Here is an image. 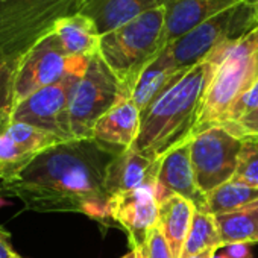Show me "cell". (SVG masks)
Segmentation results:
<instances>
[{
  "label": "cell",
  "instance_id": "obj_1",
  "mask_svg": "<svg viewBox=\"0 0 258 258\" xmlns=\"http://www.w3.org/2000/svg\"><path fill=\"white\" fill-rule=\"evenodd\" d=\"M123 149L94 139L61 142L40 152L25 169L0 181V193L37 213H82L106 222V172Z\"/></svg>",
  "mask_w": 258,
  "mask_h": 258
},
{
  "label": "cell",
  "instance_id": "obj_2",
  "mask_svg": "<svg viewBox=\"0 0 258 258\" xmlns=\"http://www.w3.org/2000/svg\"><path fill=\"white\" fill-rule=\"evenodd\" d=\"M216 67L217 56L211 53L166 88L142 112L140 133L131 149L157 161L190 140Z\"/></svg>",
  "mask_w": 258,
  "mask_h": 258
},
{
  "label": "cell",
  "instance_id": "obj_3",
  "mask_svg": "<svg viewBox=\"0 0 258 258\" xmlns=\"http://www.w3.org/2000/svg\"><path fill=\"white\" fill-rule=\"evenodd\" d=\"M213 53L217 56V67L205 93L193 137L210 126L220 124L234 103L256 82L258 26L240 40L220 46Z\"/></svg>",
  "mask_w": 258,
  "mask_h": 258
},
{
  "label": "cell",
  "instance_id": "obj_4",
  "mask_svg": "<svg viewBox=\"0 0 258 258\" xmlns=\"http://www.w3.org/2000/svg\"><path fill=\"white\" fill-rule=\"evenodd\" d=\"M164 23L166 11L160 7L100 37L99 55L129 94L143 70L167 46Z\"/></svg>",
  "mask_w": 258,
  "mask_h": 258
},
{
  "label": "cell",
  "instance_id": "obj_5",
  "mask_svg": "<svg viewBox=\"0 0 258 258\" xmlns=\"http://www.w3.org/2000/svg\"><path fill=\"white\" fill-rule=\"evenodd\" d=\"M82 0H0V61L19 62Z\"/></svg>",
  "mask_w": 258,
  "mask_h": 258
},
{
  "label": "cell",
  "instance_id": "obj_6",
  "mask_svg": "<svg viewBox=\"0 0 258 258\" xmlns=\"http://www.w3.org/2000/svg\"><path fill=\"white\" fill-rule=\"evenodd\" d=\"M258 26V8L247 0L219 13L184 37L169 44L176 66L191 69L207 59L216 49L237 41Z\"/></svg>",
  "mask_w": 258,
  "mask_h": 258
},
{
  "label": "cell",
  "instance_id": "obj_7",
  "mask_svg": "<svg viewBox=\"0 0 258 258\" xmlns=\"http://www.w3.org/2000/svg\"><path fill=\"white\" fill-rule=\"evenodd\" d=\"M124 97H131V94L102 56L99 53L94 55L70 100L69 115L73 139H91L99 118Z\"/></svg>",
  "mask_w": 258,
  "mask_h": 258
},
{
  "label": "cell",
  "instance_id": "obj_8",
  "mask_svg": "<svg viewBox=\"0 0 258 258\" xmlns=\"http://www.w3.org/2000/svg\"><path fill=\"white\" fill-rule=\"evenodd\" d=\"M85 70L72 72L61 81L47 85L20 100L13 106L8 118L11 121L26 123L43 129L64 142L73 140L69 106L73 91Z\"/></svg>",
  "mask_w": 258,
  "mask_h": 258
},
{
  "label": "cell",
  "instance_id": "obj_9",
  "mask_svg": "<svg viewBox=\"0 0 258 258\" xmlns=\"http://www.w3.org/2000/svg\"><path fill=\"white\" fill-rule=\"evenodd\" d=\"M241 146L243 139L222 126H210L190 139V157L196 184L205 196L232 179Z\"/></svg>",
  "mask_w": 258,
  "mask_h": 258
},
{
  "label": "cell",
  "instance_id": "obj_10",
  "mask_svg": "<svg viewBox=\"0 0 258 258\" xmlns=\"http://www.w3.org/2000/svg\"><path fill=\"white\" fill-rule=\"evenodd\" d=\"M91 58H70L50 32L22 56L14 79V105L32 93L61 81L66 75L85 70Z\"/></svg>",
  "mask_w": 258,
  "mask_h": 258
},
{
  "label": "cell",
  "instance_id": "obj_11",
  "mask_svg": "<svg viewBox=\"0 0 258 258\" xmlns=\"http://www.w3.org/2000/svg\"><path fill=\"white\" fill-rule=\"evenodd\" d=\"M64 140L35 126L0 118V181L25 169L40 152Z\"/></svg>",
  "mask_w": 258,
  "mask_h": 258
},
{
  "label": "cell",
  "instance_id": "obj_12",
  "mask_svg": "<svg viewBox=\"0 0 258 258\" xmlns=\"http://www.w3.org/2000/svg\"><path fill=\"white\" fill-rule=\"evenodd\" d=\"M108 216L112 223H117L127 232L133 246L131 249L140 250L149 231L158 225L155 182H149L137 190L109 198Z\"/></svg>",
  "mask_w": 258,
  "mask_h": 258
},
{
  "label": "cell",
  "instance_id": "obj_13",
  "mask_svg": "<svg viewBox=\"0 0 258 258\" xmlns=\"http://www.w3.org/2000/svg\"><path fill=\"white\" fill-rule=\"evenodd\" d=\"M172 195L182 196L190 201L196 210L205 211L207 196L196 184L190 157V140L169 151L158 160V172L155 178L157 202L161 204Z\"/></svg>",
  "mask_w": 258,
  "mask_h": 258
},
{
  "label": "cell",
  "instance_id": "obj_14",
  "mask_svg": "<svg viewBox=\"0 0 258 258\" xmlns=\"http://www.w3.org/2000/svg\"><path fill=\"white\" fill-rule=\"evenodd\" d=\"M243 0H164L167 46L191 29Z\"/></svg>",
  "mask_w": 258,
  "mask_h": 258
},
{
  "label": "cell",
  "instance_id": "obj_15",
  "mask_svg": "<svg viewBox=\"0 0 258 258\" xmlns=\"http://www.w3.org/2000/svg\"><path fill=\"white\" fill-rule=\"evenodd\" d=\"M142 124V112L131 97L121 99L93 129L91 139L117 149H131Z\"/></svg>",
  "mask_w": 258,
  "mask_h": 258
},
{
  "label": "cell",
  "instance_id": "obj_16",
  "mask_svg": "<svg viewBox=\"0 0 258 258\" xmlns=\"http://www.w3.org/2000/svg\"><path fill=\"white\" fill-rule=\"evenodd\" d=\"M158 160L152 161L134 149L121 151L109 164L106 172V191L109 198L137 190L155 182Z\"/></svg>",
  "mask_w": 258,
  "mask_h": 258
},
{
  "label": "cell",
  "instance_id": "obj_17",
  "mask_svg": "<svg viewBox=\"0 0 258 258\" xmlns=\"http://www.w3.org/2000/svg\"><path fill=\"white\" fill-rule=\"evenodd\" d=\"M160 7H164V0H82L79 13L90 17L99 34L105 35Z\"/></svg>",
  "mask_w": 258,
  "mask_h": 258
},
{
  "label": "cell",
  "instance_id": "obj_18",
  "mask_svg": "<svg viewBox=\"0 0 258 258\" xmlns=\"http://www.w3.org/2000/svg\"><path fill=\"white\" fill-rule=\"evenodd\" d=\"M187 70H182L176 66L170 47L166 46L161 53L143 70L133 90L131 99L134 100L140 112H143L166 88H169Z\"/></svg>",
  "mask_w": 258,
  "mask_h": 258
},
{
  "label": "cell",
  "instance_id": "obj_19",
  "mask_svg": "<svg viewBox=\"0 0 258 258\" xmlns=\"http://www.w3.org/2000/svg\"><path fill=\"white\" fill-rule=\"evenodd\" d=\"M52 32L70 58H93L99 53L102 35L94 22L81 13L61 19Z\"/></svg>",
  "mask_w": 258,
  "mask_h": 258
},
{
  "label": "cell",
  "instance_id": "obj_20",
  "mask_svg": "<svg viewBox=\"0 0 258 258\" xmlns=\"http://www.w3.org/2000/svg\"><path fill=\"white\" fill-rule=\"evenodd\" d=\"M196 207L182 196L172 195L158 204V226L173 258H181Z\"/></svg>",
  "mask_w": 258,
  "mask_h": 258
},
{
  "label": "cell",
  "instance_id": "obj_21",
  "mask_svg": "<svg viewBox=\"0 0 258 258\" xmlns=\"http://www.w3.org/2000/svg\"><path fill=\"white\" fill-rule=\"evenodd\" d=\"M223 247L235 243H258V201L243 208L214 216Z\"/></svg>",
  "mask_w": 258,
  "mask_h": 258
},
{
  "label": "cell",
  "instance_id": "obj_22",
  "mask_svg": "<svg viewBox=\"0 0 258 258\" xmlns=\"http://www.w3.org/2000/svg\"><path fill=\"white\" fill-rule=\"evenodd\" d=\"M240 139H258V79L217 124Z\"/></svg>",
  "mask_w": 258,
  "mask_h": 258
},
{
  "label": "cell",
  "instance_id": "obj_23",
  "mask_svg": "<svg viewBox=\"0 0 258 258\" xmlns=\"http://www.w3.org/2000/svg\"><path fill=\"white\" fill-rule=\"evenodd\" d=\"M258 201V187H250L234 179L222 184L207 195L205 211L216 216L229 213Z\"/></svg>",
  "mask_w": 258,
  "mask_h": 258
},
{
  "label": "cell",
  "instance_id": "obj_24",
  "mask_svg": "<svg viewBox=\"0 0 258 258\" xmlns=\"http://www.w3.org/2000/svg\"><path fill=\"white\" fill-rule=\"evenodd\" d=\"M220 247H223V244L214 216L202 210H195L181 258H188L210 249L217 250Z\"/></svg>",
  "mask_w": 258,
  "mask_h": 258
},
{
  "label": "cell",
  "instance_id": "obj_25",
  "mask_svg": "<svg viewBox=\"0 0 258 258\" xmlns=\"http://www.w3.org/2000/svg\"><path fill=\"white\" fill-rule=\"evenodd\" d=\"M234 181L258 187V139H244L238 155Z\"/></svg>",
  "mask_w": 258,
  "mask_h": 258
},
{
  "label": "cell",
  "instance_id": "obj_26",
  "mask_svg": "<svg viewBox=\"0 0 258 258\" xmlns=\"http://www.w3.org/2000/svg\"><path fill=\"white\" fill-rule=\"evenodd\" d=\"M19 62L0 61V118L14 106V79Z\"/></svg>",
  "mask_w": 258,
  "mask_h": 258
},
{
  "label": "cell",
  "instance_id": "obj_27",
  "mask_svg": "<svg viewBox=\"0 0 258 258\" xmlns=\"http://www.w3.org/2000/svg\"><path fill=\"white\" fill-rule=\"evenodd\" d=\"M134 250V249H133ZM139 258H173L170 247L160 229V226H154L140 250H136Z\"/></svg>",
  "mask_w": 258,
  "mask_h": 258
},
{
  "label": "cell",
  "instance_id": "obj_28",
  "mask_svg": "<svg viewBox=\"0 0 258 258\" xmlns=\"http://www.w3.org/2000/svg\"><path fill=\"white\" fill-rule=\"evenodd\" d=\"M16 255L11 244V234L0 226V258H13Z\"/></svg>",
  "mask_w": 258,
  "mask_h": 258
},
{
  "label": "cell",
  "instance_id": "obj_29",
  "mask_svg": "<svg viewBox=\"0 0 258 258\" xmlns=\"http://www.w3.org/2000/svg\"><path fill=\"white\" fill-rule=\"evenodd\" d=\"M226 255L229 258H250L249 246L244 243H235L226 246Z\"/></svg>",
  "mask_w": 258,
  "mask_h": 258
},
{
  "label": "cell",
  "instance_id": "obj_30",
  "mask_svg": "<svg viewBox=\"0 0 258 258\" xmlns=\"http://www.w3.org/2000/svg\"><path fill=\"white\" fill-rule=\"evenodd\" d=\"M217 250H204V252H201V253H198V255H193V256H188V258H213V255L216 253Z\"/></svg>",
  "mask_w": 258,
  "mask_h": 258
},
{
  "label": "cell",
  "instance_id": "obj_31",
  "mask_svg": "<svg viewBox=\"0 0 258 258\" xmlns=\"http://www.w3.org/2000/svg\"><path fill=\"white\" fill-rule=\"evenodd\" d=\"M121 258H139V256H137V252L131 249V250H129V252H127L126 255H123Z\"/></svg>",
  "mask_w": 258,
  "mask_h": 258
},
{
  "label": "cell",
  "instance_id": "obj_32",
  "mask_svg": "<svg viewBox=\"0 0 258 258\" xmlns=\"http://www.w3.org/2000/svg\"><path fill=\"white\" fill-rule=\"evenodd\" d=\"M213 258H229V256H228L226 253H217V252H216V253L213 255Z\"/></svg>",
  "mask_w": 258,
  "mask_h": 258
},
{
  "label": "cell",
  "instance_id": "obj_33",
  "mask_svg": "<svg viewBox=\"0 0 258 258\" xmlns=\"http://www.w3.org/2000/svg\"><path fill=\"white\" fill-rule=\"evenodd\" d=\"M247 2H250L252 5H255V7L258 8V0H247Z\"/></svg>",
  "mask_w": 258,
  "mask_h": 258
},
{
  "label": "cell",
  "instance_id": "obj_34",
  "mask_svg": "<svg viewBox=\"0 0 258 258\" xmlns=\"http://www.w3.org/2000/svg\"><path fill=\"white\" fill-rule=\"evenodd\" d=\"M13 258H23V256H20V255H19V253H16V255H14V256H13Z\"/></svg>",
  "mask_w": 258,
  "mask_h": 258
}]
</instances>
